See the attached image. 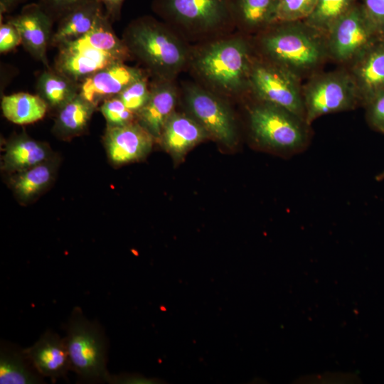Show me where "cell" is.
Here are the masks:
<instances>
[{
	"label": "cell",
	"mask_w": 384,
	"mask_h": 384,
	"mask_svg": "<svg viewBox=\"0 0 384 384\" xmlns=\"http://www.w3.org/2000/svg\"><path fill=\"white\" fill-rule=\"evenodd\" d=\"M317 0H279L274 23L305 20L314 11Z\"/></svg>",
	"instance_id": "29"
},
{
	"label": "cell",
	"mask_w": 384,
	"mask_h": 384,
	"mask_svg": "<svg viewBox=\"0 0 384 384\" xmlns=\"http://www.w3.org/2000/svg\"><path fill=\"white\" fill-rule=\"evenodd\" d=\"M143 77L141 70L117 63L84 79L79 94L96 107L100 101L118 95L130 84Z\"/></svg>",
	"instance_id": "12"
},
{
	"label": "cell",
	"mask_w": 384,
	"mask_h": 384,
	"mask_svg": "<svg viewBox=\"0 0 384 384\" xmlns=\"http://www.w3.org/2000/svg\"><path fill=\"white\" fill-rule=\"evenodd\" d=\"M102 4L92 1L80 6L60 18L53 43L60 45L85 35L105 13Z\"/></svg>",
	"instance_id": "20"
},
{
	"label": "cell",
	"mask_w": 384,
	"mask_h": 384,
	"mask_svg": "<svg viewBox=\"0 0 384 384\" xmlns=\"http://www.w3.org/2000/svg\"><path fill=\"white\" fill-rule=\"evenodd\" d=\"M100 110L108 126L125 125L132 122L134 118V112L125 106L118 95L104 100Z\"/></svg>",
	"instance_id": "31"
},
{
	"label": "cell",
	"mask_w": 384,
	"mask_h": 384,
	"mask_svg": "<svg viewBox=\"0 0 384 384\" xmlns=\"http://www.w3.org/2000/svg\"><path fill=\"white\" fill-rule=\"evenodd\" d=\"M265 30L260 46L265 60L300 80L329 58L326 36L304 21L275 23Z\"/></svg>",
	"instance_id": "1"
},
{
	"label": "cell",
	"mask_w": 384,
	"mask_h": 384,
	"mask_svg": "<svg viewBox=\"0 0 384 384\" xmlns=\"http://www.w3.org/2000/svg\"><path fill=\"white\" fill-rule=\"evenodd\" d=\"M54 169L53 163L47 160L18 172L12 180L15 194L25 201L35 198L50 184Z\"/></svg>",
	"instance_id": "24"
},
{
	"label": "cell",
	"mask_w": 384,
	"mask_h": 384,
	"mask_svg": "<svg viewBox=\"0 0 384 384\" xmlns=\"http://www.w3.org/2000/svg\"><path fill=\"white\" fill-rule=\"evenodd\" d=\"M252 62L248 43L241 38H233L205 46L196 55L194 66L215 87L237 92L250 87Z\"/></svg>",
	"instance_id": "4"
},
{
	"label": "cell",
	"mask_w": 384,
	"mask_h": 384,
	"mask_svg": "<svg viewBox=\"0 0 384 384\" xmlns=\"http://www.w3.org/2000/svg\"><path fill=\"white\" fill-rule=\"evenodd\" d=\"M26 0H0L1 13L11 11L16 6Z\"/></svg>",
	"instance_id": "38"
},
{
	"label": "cell",
	"mask_w": 384,
	"mask_h": 384,
	"mask_svg": "<svg viewBox=\"0 0 384 384\" xmlns=\"http://www.w3.org/2000/svg\"><path fill=\"white\" fill-rule=\"evenodd\" d=\"M95 106L79 93L60 108L55 129L63 136L76 135L87 127Z\"/></svg>",
	"instance_id": "25"
},
{
	"label": "cell",
	"mask_w": 384,
	"mask_h": 384,
	"mask_svg": "<svg viewBox=\"0 0 384 384\" xmlns=\"http://www.w3.org/2000/svg\"><path fill=\"white\" fill-rule=\"evenodd\" d=\"M364 106L369 125L384 134V91L376 95Z\"/></svg>",
	"instance_id": "32"
},
{
	"label": "cell",
	"mask_w": 384,
	"mask_h": 384,
	"mask_svg": "<svg viewBox=\"0 0 384 384\" xmlns=\"http://www.w3.org/2000/svg\"><path fill=\"white\" fill-rule=\"evenodd\" d=\"M250 87L262 102L282 107L305 120L300 79L286 69L265 59L253 60Z\"/></svg>",
	"instance_id": "7"
},
{
	"label": "cell",
	"mask_w": 384,
	"mask_h": 384,
	"mask_svg": "<svg viewBox=\"0 0 384 384\" xmlns=\"http://www.w3.org/2000/svg\"><path fill=\"white\" fill-rule=\"evenodd\" d=\"M21 43L20 34L10 22L3 23L0 27V51H9Z\"/></svg>",
	"instance_id": "35"
},
{
	"label": "cell",
	"mask_w": 384,
	"mask_h": 384,
	"mask_svg": "<svg viewBox=\"0 0 384 384\" xmlns=\"http://www.w3.org/2000/svg\"><path fill=\"white\" fill-rule=\"evenodd\" d=\"M71 370L82 382L107 383L108 343L101 325L88 320L79 306L73 308L65 337Z\"/></svg>",
	"instance_id": "3"
},
{
	"label": "cell",
	"mask_w": 384,
	"mask_h": 384,
	"mask_svg": "<svg viewBox=\"0 0 384 384\" xmlns=\"http://www.w3.org/2000/svg\"><path fill=\"white\" fill-rule=\"evenodd\" d=\"M250 129L262 146L287 154L304 150L309 142L304 119L282 107L262 102L250 112Z\"/></svg>",
	"instance_id": "5"
},
{
	"label": "cell",
	"mask_w": 384,
	"mask_h": 384,
	"mask_svg": "<svg viewBox=\"0 0 384 384\" xmlns=\"http://www.w3.org/2000/svg\"><path fill=\"white\" fill-rule=\"evenodd\" d=\"M154 137L140 124L108 126L105 143L111 161L129 163L144 156L151 149Z\"/></svg>",
	"instance_id": "13"
},
{
	"label": "cell",
	"mask_w": 384,
	"mask_h": 384,
	"mask_svg": "<svg viewBox=\"0 0 384 384\" xmlns=\"http://www.w3.org/2000/svg\"><path fill=\"white\" fill-rule=\"evenodd\" d=\"M56 61L57 71L74 81L83 80L96 71L117 63L111 55L91 46L82 37L65 42Z\"/></svg>",
	"instance_id": "11"
},
{
	"label": "cell",
	"mask_w": 384,
	"mask_h": 384,
	"mask_svg": "<svg viewBox=\"0 0 384 384\" xmlns=\"http://www.w3.org/2000/svg\"><path fill=\"white\" fill-rule=\"evenodd\" d=\"M350 65L361 104L365 105L384 91V36L378 38Z\"/></svg>",
	"instance_id": "14"
},
{
	"label": "cell",
	"mask_w": 384,
	"mask_h": 384,
	"mask_svg": "<svg viewBox=\"0 0 384 384\" xmlns=\"http://www.w3.org/2000/svg\"><path fill=\"white\" fill-rule=\"evenodd\" d=\"M50 152L44 144L26 136L11 140L3 156V168L11 172H20L48 160Z\"/></svg>",
	"instance_id": "21"
},
{
	"label": "cell",
	"mask_w": 384,
	"mask_h": 384,
	"mask_svg": "<svg viewBox=\"0 0 384 384\" xmlns=\"http://www.w3.org/2000/svg\"><path fill=\"white\" fill-rule=\"evenodd\" d=\"M110 21L105 12L92 28L82 37L94 48L123 63L129 58L130 53L124 42L114 34Z\"/></svg>",
	"instance_id": "27"
},
{
	"label": "cell",
	"mask_w": 384,
	"mask_h": 384,
	"mask_svg": "<svg viewBox=\"0 0 384 384\" xmlns=\"http://www.w3.org/2000/svg\"><path fill=\"white\" fill-rule=\"evenodd\" d=\"M358 0H317L311 14L304 21L326 36L334 23Z\"/></svg>",
	"instance_id": "28"
},
{
	"label": "cell",
	"mask_w": 384,
	"mask_h": 384,
	"mask_svg": "<svg viewBox=\"0 0 384 384\" xmlns=\"http://www.w3.org/2000/svg\"><path fill=\"white\" fill-rule=\"evenodd\" d=\"M302 95L308 125L323 115L353 110L361 104L357 87L348 70L313 76L302 87Z\"/></svg>",
	"instance_id": "6"
},
{
	"label": "cell",
	"mask_w": 384,
	"mask_h": 384,
	"mask_svg": "<svg viewBox=\"0 0 384 384\" xmlns=\"http://www.w3.org/2000/svg\"><path fill=\"white\" fill-rule=\"evenodd\" d=\"M123 41L130 54L161 80L171 81L188 60L184 43L166 26L151 17H142L131 23Z\"/></svg>",
	"instance_id": "2"
},
{
	"label": "cell",
	"mask_w": 384,
	"mask_h": 384,
	"mask_svg": "<svg viewBox=\"0 0 384 384\" xmlns=\"http://www.w3.org/2000/svg\"><path fill=\"white\" fill-rule=\"evenodd\" d=\"M185 101L195 119L215 139L227 145L235 140L233 118L225 105L213 93L195 85L185 88Z\"/></svg>",
	"instance_id": "10"
},
{
	"label": "cell",
	"mask_w": 384,
	"mask_h": 384,
	"mask_svg": "<svg viewBox=\"0 0 384 384\" xmlns=\"http://www.w3.org/2000/svg\"><path fill=\"white\" fill-rule=\"evenodd\" d=\"M150 92L147 81L145 77H143L127 86L118 97L128 109L138 112L146 104Z\"/></svg>",
	"instance_id": "30"
},
{
	"label": "cell",
	"mask_w": 384,
	"mask_h": 384,
	"mask_svg": "<svg viewBox=\"0 0 384 384\" xmlns=\"http://www.w3.org/2000/svg\"><path fill=\"white\" fill-rule=\"evenodd\" d=\"M360 4L376 32L384 36V0H361Z\"/></svg>",
	"instance_id": "33"
},
{
	"label": "cell",
	"mask_w": 384,
	"mask_h": 384,
	"mask_svg": "<svg viewBox=\"0 0 384 384\" xmlns=\"http://www.w3.org/2000/svg\"><path fill=\"white\" fill-rule=\"evenodd\" d=\"M380 36L358 2L326 33L329 58L340 63L350 64Z\"/></svg>",
	"instance_id": "9"
},
{
	"label": "cell",
	"mask_w": 384,
	"mask_h": 384,
	"mask_svg": "<svg viewBox=\"0 0 384 384\" xmlns=\"http://www.w3.org/2000/svg\"><path fill=\"white\" fill-rule=\"evenodd\" d=\"M102 4L105 14L111 19L117 18L124 0H99Z\"/></svg>",
	"instance_id": "37"
},
{
	"label": "cell",
	"mask_w": 384,
	"mask_h": 384,
	"mask_svg": "<svg viewBox=\"0 0 384 384\" xmlns=\"http://www.w3.org/2000/svg\"><path fill=\"white\" fill-rule=\"evenodd\" d=\"M153 7L166 19L189 31H214L235 22L232 0H154Z\"/></svg>",
	"instance_id": "8"
},
{
	"label": "cell",
	"mask_w": 384,
	"mask_h": 384,
	"mask_svg": "<svg viewBox=\"0 0 384 384\" xmlns=\"http://www.w3.org/2000/svg\"><path fill=\"white\" fill-rule=\"evenodd\" d=\"M208 134L196 119L174 112L166 121L161 137L167 150L179 157Z\"/></svg>",
	"instance_id": "19"
},
{
	"label": "cell",
	"mask_w": 384,
	"mask_h": 384,
	"mask_svg": "<svg viewBox=\"0 0 384 384\" xmlns=\"http://www.w3.org/2000/svg\"><path fill=\"white\" fill-rule=\"evenodd\" d=\"M36 370L53 382L65 378L71 364L65 338L47 330L30 347L24 348Z\"/></svg>",
	"instance_id": "15"
},
{
	"label": "cell",
	"mask_w": 384,
	"mask_h": 384,
	"mask_svg": "<svg viewBox=\"0 0 384 384\" xmlns=\"http://www.w3.org/2000/svg\"><path fill=\"white\" fill-rule=\"evenodd\" d=\"M92 1L95 0H40L38 4L53 19H60L74 9Z\"/></svg>",
	"instance_id": "34"
},
{
	"label": "cell",
	"mask_w": 384,
	"mask_h": 384,
	"mask_svg": "<svg viewBox=\"0 0 384 384\" xmlns=\"http://www.w3.org/2000/svg\"><path fill=\"white\" fill-rule=\"evenodd\" d=\"M75 82L58 71L49 70L39 77L37 89L48 105L60 108L78 94Z\"/></svg>",
	"instance_id": "26"
},
{
	"label": "cell",
	"mask_w": 384,
	"mask_h": 384,
	"mask_svg": "<svg viewBox=\"0 0 384 384\" xmlns=\"http://www.w3.org/2000/svg\"><path fill=\"white\" fill-rule=\"evenodd\" d=\"M375 179H376L377 181H382V180H383V179H384V171H383L382 173L379 174L376 176Z\"/></svg>",
	"instance_id": "39"
},
{
	"label": "cell",
	"mask_w": 384,
	"mask_h": 384,
	"mask_svg": "<svg viewBox=\"0 0 384 384\" xmlns=\"http://www.w3.org/2000/svg\"><path fill=\"white\" fill-rule=\"evenodd\" d=\"M150 92L146 104L138 112L140 124L154 137H161L164 125L174 112L177 93L171 81L161 80Z\"/></svg>",
	"instance_id": "17"
},
{
	"label": "cell",
	"mask_w": 384,
	"mask_h": 384,
	"mask_svg": "<svg viewBox=\"0 0 384 384\" xmlns=\"http://www.w3.org/2000/svg\"><path fill=\"white\" fill-rule=\"evenodd\" d=\"M279 0H232L234 21L250 31L274 23Z\"/></svg>",
	"instance_id": "22"
},
{
	"label": "cell",
	"mask_w": 384,
	"mask_h": 384,
	"mask_svg": "<svg viewBox=\"0 0 384 384\" xmlns=\"http://www.w3.org/2000/svg\"><path fill=\"white\" fill-rule=\"evenodd\" d=\"M152 380L142 377V375H111L107 383L110 384H127V383H152Z\"/></svg>",
	"instance_id": "36"
},
{
	"label": "cell",
	"mask_w": 384,
	"mask_h": 384,
	"mask_svg": "<svg viewBox=\"0 0 384 384\" xmlns=\"http://www.w3.org/2000/svg\"><path fill=\"white\" fill-rule=\"evenodd\" d=\"M52 21L38 3L26 5L18 15L9 20L18 31L25 48L46 65Z\"/></svg>",
	"instance_id": "16"
},
{
	"label": "cell",
	"mask_w": 384,
	"mask_h": 384,
	"mask_svg": "<svg viewBox=\"0 0 384 384\" xmlns=\"http://www.w3.org/2000/svg\"><path fill=\"white\" fill-rule=\"evenodd\" d=\"M1 384L45 383L43 378L35 368L24 348L9 341L0 345Z\"/></svg>",
	"instance_id": "18"
},
{
	"label": "cell",
	"mask_w": 384,
	"mask_h": 384,
	"mask_svg": "<svg viewBox=\"0 0 384 384\" xmlns=\"http://www.w3.org/2000/svg\"><path fill=\"white\" fill-rule=\"evenodd\" d=\"M47 102L38 95L27 92L4 96L1 110L4 117L17 124L33 123L42 119L48 109Z\"/></svg>",
	"instance_id": "23"
}]
</instances>
